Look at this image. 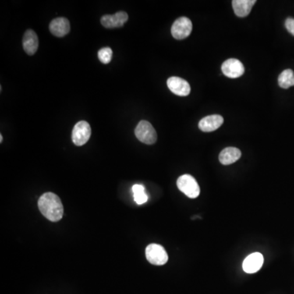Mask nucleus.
<instances>
[{
    "label": "nucleus",
    "instance_id": "obj_1",
    "mask_svg": "<svg viewBox=\"0 0 294 294\" xmlns=\"http://www.w3.org/2000/svg\"><path fill=\"white\" fill-rule=\"evenodd\" d=\"M42 214L49 221H60L63 217L64 209L60 198L51 192L44 193L38 201Z\"/></svg>",
    "mask_w": 294,
    "mask_h": 294
},
{
    "label": "nucleus",
    "instance_id": "obj_2",
    "mask_svg": "<svg viewBox=\"0 0 294 294\" xmlns=\"http://www.w3.org/2000/svg\"><path fill=\"white\" fill-rule=\"evenodd\" d=\"M178 189L191 199H196L200 196V188L196 180L189 174L180 177L177 182Z\"/></svg>",
    "mask_w": 294,
    "mask_h": 294
},
{
    "label": "nucleus",
    "instance_id": "obj_3",
    "mask_svg": "<svg viewBox=\"0 0 294 294\" xmlns=\"http://www.w3.org/2000/svg\"><path fill=\"white\" fill-rule=\"evenodd\" d=\"M136 139L145 144L152 145L157 140L155 129L148 121L142 120L135 129Z\"/></svg>",
    "mask_w": 294,
    "mask_h": 294
},
{
    "label": "nucleus",
    "instance_id": "obj_4",
    "mask_svg": "<svg viewBox=\"0 0 294 294\" xmlns=\"http://www.w3.org/2000/svg\"><path fill=\"white\" fill-rule=\"evenodd\" d=\"M146 257L149 263L155 266H162L168 261V255L164 248L156 244H151L146 247Z\"/></svg>",
    "mask_w": 294,
    "mask_h": 294
},
{
    "label": "nucleus",
    "instance_id": "obj_5",
    "mask_svg": "<svg viewBox=\"0 0 294 294\" xmlns=\"http://www.w3.org/2000/svg\"><path fill=\"white\" fill-rule=\"evenodd\" d=\"M91 136V127L86 121H79L74 127L72 131V141L74 144L81 146L87 143Z\"/></svg>",
    "mask_w": 294,
    "mask_h": 294
},
{
    "label": "nucleus",
    "instance_id": "obj_6",
    "mask_svg": "<svg viewBox=\"0 0 294 294\" xmlns=\"http://www.w3.org/2000/svg\"><path fill=\"white\" fill-rule=\"evenodd\" d=\"M192 22L189 18L182 16L177 19L172 24V36L176 40H184L191 34L192 31Z\"/></svg>",
    "mask_w": 294,
    "mask_h": 294
},
{
    "label": "nucleus",
    "instance_id": "obj_7",
    "mask_svg": "<svg viewBox=\"0 0 294 294\" xmlns=\"http://www.w3.org/2000/svg\"><path fill=\"white\" fill-rule=\"evenodd\" d=\"M221 71L227 77L236 79L244 75L245 66L239 60L231 58L223 62L221 65Z\"/></svg>",
    "mask_w": 294,
    "mask_h": 294
},
{
    "label": "nucleus",
    "instance_id": "obj_8",
    "mask_svg": "<svg viewBox=\"0 0 294 294\" xmlns=\"http://www.w3.org/2000/svg\"><path fill=\"white\" fill-rule=\"evenodd\" d=\"M167 85L170 91L181 97H186L191 93V86L189 83L182 78L175 76L169 78L167 81Z\"/></svg>",
    "mask_w": 294,
    "mask_h": 294
},
{
    "label": "nucleus",
    "instance_id": "obj_9",
    "mask_svg": "<svg viewBox=\"0 0 294 294\" xmlns=\"http://www.w3.org/2000/svg\"><path fill=\"white\" fill-rule=\"evenodd\" d=\"M129 20V16L125 12H118L113 15H105L101 19V25L108 29L121 27Z\"/></svg>",
    "mask_w": 294,
    "mask_h": 294
},
{
    "label": "nucleus",
    "instance_id": "obj_10",
    "mask_svg": "<svg viewBox=\"0 0 294 294\" xmlns=\"http://www.w3.org/2000/svg\"><path fill=\"white\" fill-rule=\"evenodd\" d=\"M263 262H264V258H263V254H261L260 253H252L244 261V271L249 274L257 272L263 267Z\"/></svg>",
    "mask_w": 294,
    "mask_h": 294
},
{
    "label": "nucleus",
    "instance_id": "obj_11",
    "mask_svg": "<svg viewBox=\"0 0 294 294\" xmlns=\"http://www.w3.org/2000/svg\"><path fill=\"white\" fill-rule=\"evenodd\" d=\"M224 119L219 115H213L202 118L199 123V128L203 132H210L219 129L223 124Z\"/></svg>",
    "mask_w": 294,
    "mask_h": 294
},
{
    "label": "nucleus",
    "instance_id": "obj_12",
    "mask_svg": "<svg viewBox=\"0 0 294 294\" xmlns=\"http://www.w3.org/2000/svg\"><path fill=\"white\" fill-rule=\"evenodd\" d=\"M49 30L54 36L57 37H64L71 30L69 21L65 18H56L50 23Z\"/></svg>",
    "mask_w": 294,
    "mask_h": 294
},
{
    "label": "nucleus",
    "instance_id": "obj_13",
    "mask_svg": "<svg viewBox=\"0 0 294 294\" xmlns=\"http://www.w3.org/2000/svg\"><path fill=\"white\" fill-rule=\"evenodd\" d=\"M23 48L28 55L32 56L36 54L39 47V40L34 30H28L24 34L22 40Z\"/></svg>",
    "mask_w": 294,
    "mask_h": 294
},
{
    "label": "nucleus",
    "instance_id": "obj_14",
    "mask_svg": "<svg viewBox=\"0 0 294 294\" xmlns=\"http://www.w3.org/2000/svg\"><path fill=\"white\" fill-rule=\"evenodd\" d=\"M256 3V0H234L232 1V7L237 16L245 18L250 13Z\"/></svg>",
    "mask_w": 294,
    "mask_h": 294
},
{
    "label": "nucleus",
    "instance_id": "obj_15",
    "mask_svg": "<svg viewBox=\"0 0 294 294\" xmlns=\"http://www.w3.org/2000/svg\"><path fill=\"white\" fill-rule=\"evenodd\" d=\"M241 157V151L235 147H227L219 154V160L223 165H230L236 162Z\"/></svg>",
    "mask_w": 294,
    "mask_h": 294
},
{
    "label": "nucleus",
    "instance_id": "obj_16",
    "mask_svg": "<svg viewBox=\"0 0 294 294\" xmlns=\"http://www.w3.org/2000/svg\"><path fill=\"white\" fill-rule=\"evenodd\" d=\"M279 85L282 89H288L294 86V73L291 69L283 71L278 78Z\"/></svg>",
    "mask_w": 294,
    "mask_h": 294
},
{
    "label": "nucleus",
    "instance_id": "obj_17",
    "mask_svg": "<svg viewBox=\"0 0 294 294\" xmlns=\"http://www.w3.org/2000/svg\"><path fill=\"white\" fill-rule=\"evenodd\" d=\"M132 192H133V197H134L135 202L137 204H143L148 200V196L145 192L144 186L142 185H134L132 186Z\"/></svg>",
    "mask_w": 294,
    "mask_h": 294
},
{
    "label": "nucleus",
    "instance_id": "obj_18",
    "mask_svg": "<svg viewBox=\"0 0 294 294\" xmlns=\"http://www.w3.org/2000/svg\"><path fill=\"white\" fill-rule=\"evenodd\" d=\"M113 51L111 47H103L99 50L98 58L103 64H108L112 59Z\"/></svg>",
    "mask_w": 294,
    "mask_h": 294
},
{
    "label": "nucleus",
    "instance_id": "obj_19",
    "mask_svg": "<svg viewBox=\"0 0 294 294\" xmlns=\"http://www.w3.org/2000/svg\"><path fill=\"white\" fill-rule=\"evenodd\" d=\"M285 27L291 34L294 36V19L293 18H288L285 22Z\"/></svg>",
    "mask_w": 294,
    "mask_h": 294
},
{
    "label": "nucleus",
    "instance_id": "obj_20",
    "mask_svg": "<svg viewBox=\"0 0 294 294\" xmlns=\"http://www.w3.org/2000/svg\"><path fill=\"white\" fill-rule=\"evenodd\" d=\"M3 142V136L2 135H0V142Z\"/></svg>",
    "mask_w": 294,
    "mask_h": 294
}]
</instances>
